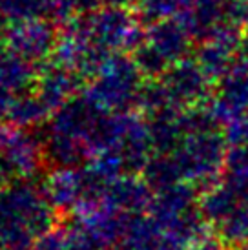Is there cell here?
<instances>
[{
    "mask_svg": "<svg viewBox=\"0 0 248 250\" xmlns=\"http://www.w3.org/2000/svg\"><path fill=\"white\" fill-rule=\"evenodd\" d=\"M225 161L227 153L219 137L203 133L201 137L188 141L177 152L173 163L179 170L181 179L205 190L219 181L221 172H225Z\"/></svg>",
    "mask_w": 248,
    "mask_h": 250,
    "instance_id": "1",
    "label": "cell"
},
{
    "mask_svg": "<svg viewBox=\"0 0 248 250\" xmlns=\"http://www.w3.org/2000/svg\"><path fill=\"white\" fill-rule=\"evenodd\" d=\"M245 197H248V195L243 194L241 190H237L235 187H232L228 181L221 179L214 183L212 187L203 190V195L199 199V208L205 215L207 223L219 227L221 223L237 208V205Z\"/></svg>",
    "mask_w": 248,
    "mask_h": 250,
    "instance_id": "2",
    "label": "cell"
},
{
    "mask_svg": "<svg viewBox=\"0 0 248 250\" xmlns=\"http://www.w3.org/2000/svg\"><path fill=\"white\" fill-rule=\"evenodd\" d=\"M219 237L232 249L248 245V197H245L237 208L217 227Z\"/></svg>",
    "mask_w": 248,
    "mask_h": 250,
    "instance_id": "3",
    "label": "cell"
},
{
    "mask_svg": "<svg viewBox=\"0 0 248 250\" xmlns=\"http://www.w3.org/2000/svg\"><path fill=\"white\" fill-rule=\"evenodd\" d=\"M225 181L248 195V145L232 148L225 161Z\"/></svg>",
    "mask_w": 248,
    "mask_h": 250,
    "instance_id": "4",
    "label": "cell"
},
{
    "mask_svg": "<svg viewBox=\"0 0 248 250\" xmlns=\"http://www.w3.org/2000/svg\"><path fill=\"white\" fill-rule=\"evenodd\" d=\"M228 245L219 236H201L190 243L188 250H227Z\"/></svg>",
    "mask_w": 248,
    "mask_h": 250,
    "instance_id": "5",
    "label": "cell"
},
{
    "mask_svg": "<svg viewBox=\"0 0 248 250\" xmlns=\"http://www.w3.org/2000/svg\"><path fill=\"white\" fill-rule=\"evenodd\" d=\"M234 250H248V245H243V247H237V249Z\"/></svg>",
    "mask_w": 248,
    "mask_h": 250,
    "instance_id": "6",
    "label": "cell"
}]
</instances>
